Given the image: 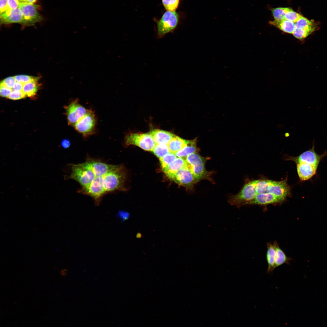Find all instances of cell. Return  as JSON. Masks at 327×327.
<instances>
[{
  "instance_id": "obj_1",
  "label": "cell",
  "mask_w": 327,
  "mask_h": 327,
  "mask_svg": "<svg viewBox=\"0 0 327 327\" xmlns=\"http://www.w3.org/2000/svg\"><path fill=\"white\" fill-rule=\"evenodd\" d=\"M185 159L196 183L202 180H211L210 177L211 173L207 171L205 168L207 158L201 156L197 152L188 155Z\"/></svg>"
},
{
  "instance_id": "obj_2",
  "label": "cell",
  "mask_w": 327,
  "mask_h": 327,
  "mask_svg": "<svg viewBox=\"0 0 327 327\" xmlns=\"http://www.w3.org/2000/svg\"><path fill=\"white\" fill-rule=\"evenodd\" d=\"M258 180H255L247 182L237 194L230 197L228 202L231 205H234L240 208L253 199L257 194L256 187Z\"/></svg>"
},
{
  "instance_id": "obj_3",
  "label": "cell",
  "mask_w": 327,
  "mask_h": 327,
  "mask_svg": "<svg viewBox=\"0 0 327 327\" xmlns=\"http://www.w3.org/2000/svg\"><path fill=\"white\" fill-rule=\"evenodd\" d=\"M125 177L123 167L119 165L103 176V185L106 192L123 189Z\"/></svg>"
},
{
  "instance_id": "obj_4",
  "label": "cell",
  "mask_w": 327,
  "mask_h": 327,
  "mask_svg": "<svg viewBox=\"0 0 327 327\" xmlns=\"http://www.w3.org/2000/svg\"><path fill=\"white\" fill-rule=\"evenodd\" d=\"M97 124V118L94 112L89 109L73 127L77 132L86 138L95 133Z\"/></svg>"
},
{
  "instance_id": "obj_5",
  "label": "cell",
  "mask_w": 327,
  "mask_h": 327,
  "mask_svg": "<svg viewBox=\"0 0 327 327\" xmlns=\"http://www.w3.org/2000/svg\"><path fill=\"white\" fill-rule=\"evenodd\" d=\"M179 16L175 11H167L157 23V36L161 38L167 34L172 32L177 27Z\"/></svg>"
},
{
  "instance_id": "obj_6",
  "label": "cell",
  "mask_w": 327,
  "mask_h": 327,
  "mask_svg": "<svg viewBox=\"0 0 327 327\" xmlns=\"http://www.w3.org/2000/svg\"><path fill=\"white\" fill-rule=\"evenodd\" d=\"M126 145H134L143 149L152 151L156 143L153 137L149 133H130L125 138Z\"/></svg>"
},
{
  "instance_id": "obj_7",
  "label": "cell",
  "mask_w": 327,
  "mask_h": 327,
  "mask_svg": "<svg viewBox=\"0 0 327 327\" xmlns=\"http://www.w3.org/2000/svg\"><path fill=\"white\" fill-rule=\"evenodd\" d=\"M71 167L70 178L78 182L82 187L88 186L96 177L92 171L82 163L72 164Z\"/></svg>"
},
{
  "instance_id": "obj_8",
  "label": "cell",
  "mask_w": 327,
  "mask_h": 327,
  "mask_svg": "<svg viewBox=\"0 0 327 327\" xmlns=\"http://www.w3.org/2000/svg\"><path fill=\"white\" fill-rule=\"evenodd\" d=\"M78 192L91 197L95 204L98 205L106 193L103 185V176L96 177L88 186L82 187Z\"/></svg>"
},
{
  "instance_id": "obj_9",
  "label": "cell",
  "mask_w": 327,
  "mask_h": 327,
  "mask_svg": "<svg viewBox=\"0 0 327 327\" xmlns=\"http://www.w3.org/2000/svg\"><path fill=\"white\" fill-rule=\"evenodd\" d=\"M65 109L68 124L73 126L88 111L80 104L77 98L73 100L65 106Z\"/></svg>"
},
{
  "instance_id": "obj_10",
  "label": "cell",
  "mask_w": 327,
  "mask_h": 327,
  "mask_svg": "<svg viewBox=\"0 0 327 327\" xmlns=\"http://www.w3.org/2000/svg\"><path fill=\"white\" fill-rule=\"evenodd\" d=\"M266 193L272 194L283 201L290 195V188L287 183V179L280 181L267 180Z\"/></svg>"
},
{
  "instance_id": "obj_11",
  "label": "cell",
  "mask_w": 327,
  "mask_h": 327,
  "mask_svg": "<svg viewBox=\"0 0 327 327\" xmlns=\"http://www.w3.org/2000/svg\"><path fill=\"white\" fill-rule=\"evenodd\" d=\"M178 184L192 190L196 183L190 169L187 165L173 174L170 178Z\"/></svg>"
},
{
  "instance_id": "obj_12",
  "label": "cell",
  "mask_w": 327,
  "mask_h": 327,
  "mask_svg": "<svg viewBox=\"0 0 327 327\" xmlns=\"http://www.w3.org/2000/svg\"><path fill=\"white\" fill-rule=\"evenodd\" d=\"M38 6L33 4L19 2L18 8L27 25H32L42 20V17L38 10Z\"/></svg>"
},
{
  "instance_id": "obj_13",
  "label": "cell",
  "mask_w": 327,
  "mask_h": 327,
  "mask_svg": "<svg viewBox=\"0 0 327 327\" xmlns=\"http://www.w3.org/2000/svg\"><path fill=\"white\" fill-rule=\"evenodd\" d=\"M326 154L319 155L315 151L313 145L312 148L306 151L296 157H290L289 160L295 162L296 164L305 163L312 165L317 168L321 160Z\"/></svg>"
},
{
  "instance_id": "obj_14",
  "label": "cell",
  "mask_w": 327,
  "mask_h": 327,
  "mask_svg": "<svg viewBox=\"0 0 327 327\" xmlns=\"http://www.w3.org/2000/svg\"><path fill=\"white\" fill-rule=\"evenodd\" d=\"M82 164L91 170L96 177L105 175L115 169L118 166L107 164L99 161L92 160H88Z\"/></svg>"
},
{
  "instance_id": "obj_15",
  "label": "cell",
  "mask_w": 327,
  "mask_h": 327,
  "mask_svg": "<svg viewBox=\"0 0 327 327\" xmlns=\"http://www.w3.org/2000/svg\"><path fill=\"white\" fill-rule=\"evenodd\" d=\"M1 23L7 24L18 23L27 25L22 14L18 8L15 9H8L0 13Z\"/></svg>"
},
{
  "instance_id": "obj_16",
  "label": "cell",
  "mask_w": 327,
  "mask_h": 327,
  "mask_svg": "<svg viewBox=\"0 0 327 327\" xmlns=\"http://www.w3.org/2000/svg\"><path fill=\"white\" fill-rule=\"evenodd\" d=\"M283 201L274 195L266 193L257 194L255 198L246 205H267L281 203Z\"/></svg>"
},
{
  "instance_id": "obj_17",
  "label": "cell",
  "mask_w": 327,
  "mask_h": 327,
  "mask_svg": "<svg viewBox=\"0 0 327 327\" xmlns=\"http://www.w3.org/2000/svg\"><path fill=\"white\" fill-rule=\"evenodd\" d=\"M296 164L298 174L302 181L310 179L316 173L317 168L312 165L305 163H299Z\"/></svg>"
},
{
  "instance_id": "obj_18",
  "label": "cell",
  "mask_w": 327,
  "mask_h": 327,
  "mask_svg": "<svg viewBox=\"0 0 327 327\" xmlns=\"http://www.w3.org/2000/svg\"><path fill=\"white\" fill-rule=\"evenodd\" d=\"M149 133L152 136L157 144H167L175 136V135L170 132L160 129L153 130Z\"/></svg>"
},
{
  "instance_id": "obj_19",
  "label": "cell",
  "mask_w": 327,
  "mask_h": 327,
  "mask_svg": "<svg viewBox=\"0 0 327 327\" xmlns=\"http://www.w3.org/2000/svg\"><path fill=\"white\" fill-rule=\"evenodd\" d=\"M277 243L275 241L272 244L269 243L267 244L266 257L268 265L267 272L269 274L272 273L275 268L276 246Z\"/></svg>"
},
{
  "instance_id": "obj_20",
  "label": "cell",
  "mask_w": 327,
  "mask_h": 327,
  "mask_svg": "<svg viewBox=\"0 0 327 327\" xmlns=\"http://www.w3.org/2000/svg\"><path fill=\"white\" fill-rule=\"evenodd\" d=\"M185 158L178 157L167 167L162 170L169 178L173 174L187 165Z\"/></svg>"
},
{
  "instance_id": "obj_21",
  "label": "cell",
  "mask_w": 327,
  "mask_h": 327,
  "mask_svg": "<svg viewBox=\"0 0 327 327\" xmlns=\"http://www.w3.org/2000/svg\"><path fill=\"white\" fill-rule=\"evenodd\" d=\"M269 23L283 31L289 34H292L296 29L295 22L286 19L281 20H275L270 21Z\"/></svg>"
},
{
  "instance_id": "obj_22",
  "label": "cell",
  "mask_w": 327,
  "mask_h": 327,
  "mask_svg": "<svg viewBox=\"0 0 327 327\" xmlns=\"http://www.w3.org/2000/svg\"><path fill=\"white\" fill-rule=\"evenodd\" d=\"M188 141L175 135L167 144L170 152L175 154L184 147Z\"/></svg>"
},
{
  "instance_id": "obj_23",
  "label": "cell",
  "mask_w": 327,
  "mask_h": 327,
  "mask_svg": "<svg viewBox=\"0 0 327 327\" xmlns=\"http://www.w3.org/2000/svg\"><path fill=\"white\" fill-rule=\"evenodd\" d=\"M196 139L189 140L187 145L183 149L176 153L175 154L177 157L186 158L188 155L195 152H198L199 148L196 145Z\"/></svg>"
},
{
  "instance_id": "obj_24",
  "label": "cell",
  "mask_w": 327,
  "mask_h": 327,
  "mask_svg": "<svg viewBox=\"0 0 327 327\" xmlns=\"http://www.w3.org/2000/svg\"><path fill=\"white\" fill-rule=\"evenodd\" d=\"M291 258L287 257L280 248L277 243L276 246V256L275 268L279 266L284 263L289 264Z\"/></svg>"
},
{
  "instance_id": "obj_25",
  "label": "cell",
  "mask_w": 327,
  "mask_h": 327,
  "mask_svg": "<svg viewBox=\"0 0 327 327\" xmlns=\"http://www.w3.org/2000/svg\"><path fill=\"white\" fill-rule=\"evenodd\" d=\"M37 82L32 81L24 84L22 91L26 96L32 97L36 95L38 89Z\"/></svg>"
},
{
  "instance_id": "obj_26",
  "label": "cell",
  "mask_w": 327,
  "mask_h": 327,
  "mask_svg": "<svg viewBox=\"0 0 327 327\" xmlns=\"http://www.w3.org/2000/svg\"><path fill=\"white\" fill-rule=\"evenodd\" d=\"M315 26L314 24L307 28L295 29L292 34L296 38L302 39L305 38L315 31Z\"/></svg>"
},
{
  "instance_id": "obj_27",
  "label": "cell",
  "mask_w": 327,
  "mask_h": 327,
  "mask_svg": "<svg viewBox=\"0 0 327 327\" xmlns=\"http://www.w3.org/2000/svg\"><path fill=\"white\" fill-rule=\"evenodd\" d=\"M152 151L159 159L170 153L167 144H156Z\"/></svg>"
},
{
  "instance_id": "obj_28",
  "label": "cell",
  "mask_w": 327,
  "mask_h": 327,
  "mask_svg": "<svg viewBox=\"0 0 327 327\" xmlns=\"http://www.w3.org/2000/svg\"><path fill=\"white\" fill-rule=\"evenodd\" d=\"M288 8L279 7L271 9V11L275 20H281L285 19L286 13L290 10Z\"/></svg>"
},
{
  "instance_id": "obj_29",
  "label": "cell",
  "mask_w": 327,
  "mask_h": 327,
  "mask_svg": "<svg viewBox=\"0 0 327 327\" xmlns=\"http://www.w3.org/2000/svg\"><path fill=\"white\" fill-rule=\"evenodd\" d=\"M177 157L175 154L170 152L163 157L160 158L162 170L173 162L177 158Z\"/></svg>"
},
{
  "instance_id": "obj_30",
  "label": "cell",
  "mask_w": 327,
  "mask_h": 327,
  "mask_svg": "<svg viewBox=\"0 0 327 327\" xmlns=\"http://www.w3.org/2000/svg\"><path fill=\"white\" fill-rule=\"evenodd\" d=\"M162 3L167 11H174L178 7L179 0H162Z\"/></svg>"
},
{
  "instance_id": "obj_31",
  "label": "cell",
  "mask_w": 327,
  "mask_h": 327,
  "mask_svg": "<svg viewBox=\"0 0 327 327\" xmlns=\"http://www.w3.org/2000/svg\"><path fill=\"white\" fill-rule=\"evenodd\" d=\"M14 77L16 82L23 84L32 81H38L39 79L38 77L24 75H17Z\"/></svg>"
},
{
  "instance_id": "obj_32",
  "label": "cell",
  "mask_w": 327,
  "mask_h": 327,
  "mask_svg": "<svg viewBox=\"0 0 327 327\" xmlns=\"http://www.w3.org/2000/svg\"><path fill=\"white\" fill-rule=\"evenodd\" d=\"M295 23L296 28L298 29L307 28L314 25L312 21L302 16Z\"/></svg>"
},
{
  "instance_id": "obj_33",
  "label": "cell",
  "mask_w": 327,
  "mask_h": 327,
  "mask_svg": "<svg viewBox=\"0 0 327 327\" xmlns=\"http://www.w3.org/2000/svg\"><path fill=\"white\" fill-rule=\"evenodd\" d=\"M302 16L299 13L294 11L290 8L285 15V19L296 22Z\"/></svg>"
},
{
  "instance_id": "obj_34",
  "label": "cell",
  "mask_w": 327,
  "mask_h": 327,
  "mask_svg": "<svg viewBox=\"0 0 327 327\" xmlns=\"http://www.w3.org/2000/svg\"><path fill=\"white\" fill-rule=\"evenodd\" d=\"M267 180H258L256 187V190L257 194L266 193Z\"/></svg>"
},
{
  "instance_id": "obj_35",
  "label": "cell",
  "mask_w": 327,
  "mask_h": 327,
  "mask_svg": "<svg viewBox=\"0 0 327 327\" xmlns=\"http://www.w3.org/2000/svg\"><path fill=\"white\" fill-rule=\"evenodd\" d=\"M26 97L22 91H12L8 98L13 100H17L24 98Z\"/></svg>"
},
{
  "instance_id": "obj_36",
  "label": "cell",
  "mask_w": 327,
  "mask_h": 327,
  "mask_svg": "<svg viewBox=\"0 0 327 327\" xmlns=\"http://www.w3.org/2000/svg\"><path fill=\"white\" fill-rule=\"evenodd\" d=\"M16 81L14 77H9L2 80L0 84H3L7 87L12 89L14 86Z\"/></svg>"
},
{
  "instance_id": "obj_37",
  "label": "cell",
  "mask_w": 327,
  "mask_h": 327,
  "mask_svg": "<svg viewBox=\"0 0 327 327\" xmlns=\"http://www.w3.org/2000/svg\"><path fill=\"white\" fill-rule=\"evenodd\" d=\"M12 91V89L3 84H0V94L1 97H7Z\"/></svg>"
},
{
  "instance_id": "obj_38",
  "label": "cell",
  "mask_w": 327,
  "mask_h": 327,
  "mask_svg": "<svg viewBox=\"0 0 327 327\" xmlns=\"http://www.w3.org/2000/svg\"><path fill=\"white\" fill-rule=\"evenodd\" d=\"M19 2L18 0H8L9 9H15L18 8Z\"/></svg>"
},
{
  "instance_id": "obj_39",
  "label": "cell",
  "mask_w": 327,
  "mask_h": 327,
  "mask_svg": "<svg viewBox=\"0 0 327 327\" xmlns=\"http://www.w3.org/2000/svg\"><path fill=\"white\" fill-rule=\"evenodd\" d=\"M0 11L2 13L9 9L8 5V0H0Z\"/></svg>"
},
{
  "instance_id": "obj_40",
  "label": "cell",
  "mask_w": 327,
  "mask_h": 327,
  "mask_svg": "<svg viewBox=\"0 0 327 327\" xmlns=\"http://www.w3.org/2000/svg\"><path fill=\"white\" fill-rule=\"evenodd\" d=\"M24 84L16 82L14 86L12 89L13 91H22Z\"/></svg>"
},
{
  "instance_id": "obj_41",
  "label": "cell",
  "mask_w": 327,
  "mask_h": 327,
  "mask_svg": "<svg viewBox=\"0 0 327 327\" xmlns=\"http://www.w3.org/2000/svg\"><path fill=\"white\" fill-rule=\"evenodd\" d=\"M61 145L64 149L69 148L71 145L70 141L68 139H64L61 142Z\"/></svg>"
},
{
  "instance_id": "obj_42",
  "label": "cell",
  "mask_w": 327,
  "mask_h": 327,
  "mask_svg": "<svg viewBox=\"0 0 327 327\" xmlns=\"http://www.w3.org/2000/svg\"><path fill=\"white\" fill-rule=\"evenodd\" d=\"M20 2L33 4L37 0H18Z\"/></svg>"
},
{
  "instance_id": "obj_43",
  "label": "cell",
  "mask_w": 327,
  "mask_h": 327,
  "mask_svg": "<svg viewBox=\"0 0 327 327\" xmlns=\"http://www.w3.org/2000/svg\"><path fill=\"white\" fill-rule=\"evenodd\" d=\"M67 272V270L66 269H64L61 271V275L64 276L66 275Z\"/></svg>"
}]
</instances>
